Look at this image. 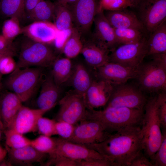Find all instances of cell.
Listing matches in <instances>:
<instances>
[{"instance_id": "6da1fadb", "label": "cell", "mask_w": 166, "mask_h": 166, "mask_svg": "<svg viewBox=\"0 0 166 166\" xmlns=\"http://www.w3.org/2000/svg\"><path fill=\"white\" fill-rule=\"evenodd\" d=\"M142 139L141 127H130L110 134L101 142L85 146L99 153L112 166H129L142 150Z\"/></svg>"}, {"instance_id": "7a4b0ae2", "label": "cell", "mask_w": 166, "mask_h": 166, "mask_svg": "<svg viewBox=\"0 0 166 166\" xmlns=\"http://www.w3.org/2000/svg\"><path fill=\"white\" fill-rule=\"evenodd\" d=\"M144 114V109L105 107L100 110L87 109L83 120L97 121L112 134L127 127H141Z\"/></svg>"}, {"instance_id": "3957f363", "label": "cell", "mask_w": 166, "mask_h": 166, "mask_svg": "<svg viewBox=\"0 0 166 166\" xmlns=\"http://www.w3.org/2000/svg\"><path fill=\"white\" fill-rule=\"evenodd\" d=\"M44 68H16L4 81L6 87L15 94L22 103L27 102L34 96L44 78Z\"/></svg>"}, {"instance_id": "277c9868", "label": "cell", "mask_w": 166, "mask_h": 166, "mask_svg": "<svg viewBox=\"0 0 166 166\" xmlns=\"http://www.w3.org/2000/svg\"><path fill=\"white\" fill-rule=\"evenodd\" d=\"M152 60L137 69L136 79L140 89L149 93L166 91V53L152 55Z\"/></svg>"}, {"instance_id": "5b68a950", "label": "cell", "mask_w": 166, "mask_h": 166, "mask_svg": "<svg viewBox=\"0 0 166 166\" xmlns=\"http://www.w3.org/2000/svg\"><path fill=\"white\" fill-rule=\"evenodd\" d=\"M156 99L157 95L147 100L141 127L142 150L149 160L159 148L162 138Z\"/></svg>"}, {"instance_id": "8992f818", "label": "cell", "mask_w": 166, "mask_h": 166, "mask_svg": "<svg viewBox=\"0 0 166 166\" xmlns=\"http://www.w3.org/2000/svg\"><path fill=\"white\" fill-rule=\"evenodd\" d=\"M21 44L17 68H42L52 66L57 58L49 45L37 42L25 36Z\"/></svg>"}, {"instance_id": "52a82bcc", "label": "cell", "mask_w": 166, "mask_h": 166, "mask_svg": "<svg viewBox=\"0 0 166 166\" xmlns=\"http://www.w3.org/2000/svg\"><path fill=\"white\" fill-rule=\"evenodd\" d=\"M113 85L112 93L105 107L144 109L148 99L139 88L125 83Z\"/></svg>"}, {"instance_id": "ba28073f", "label": "cell", "mask_w": 166, "mask_h": 166, "mask_svg": "<svg viewBox=\"0 0 166 166\" xmlns=\"http://www.w3.org/2000/svg\"><path fill=\"white\" fill-rule=\"evenodd\" d=\"M147 41L145 37L138 42L120 45L111 51L109 62L137 69L147 56Z\"/></svg>"}, {"instance_id": "9c48e42d", "label": "cell", "mask_w": 166, "mask_h": 166, "mask_svg": "<svg viewBox=\"0 0 166 166\" xmlns=\"http://www.w3.org/2000/svg\"><path fill=\"white\" fill-rule=\"evenodd\" d=\"M60 108L56 121H63L75 125L85 116L86 108L83 96L74 90L68 92L58 102Z\"/></svg>"}, {"instance_id": "30bf717a", "label": "cell", "mask_w": 166, "mask_h": 166, "mask_svg": "<svg viewBox=\"0 0 166 166\" xmlns=\"http://www.w3.org/2000/svg\"><path fill=\"white\" fill-rule=\"evenodd\" d=\"M68 5L72 13L74 27L81 34V38L88 37L98 11V0H77Z\"/></svg>"}, {"instance_id": "8fae6325", "label": "cell", "mask_w": 166, "mask_h": 166, "mask_svg": "<svg viewBox=\"0 0 166 166\" xmlns=\"http://www.w3.org/2000/svg\"><path fill=\"white\" fill-rule=\"evenodd\" d=\"M79 122L75 126L71 136L66 140L87 145L101 142L111 134L97 121L85 119Z\"/></svg>"}, {"instance_id": "7c38bea8", "label": "cell", "mask_w": 166, "mask_h": 166, "mask_svg": "<svg viewBox=\"0 0 166 166\" xmlns=\"http://www.w3.org/2000/svg\"><path fill=\"white\" fill-rule=\"evenodd\" d=\"M140 20L151 33L166 19V0H142L139 5Z\"/></svg>"}, {"instance_id": "4fadbf2b", "label": "cell", "mask_w": 166, "mask_h": 166, "mask_svg": "<svg viewBox=\"0 0 166 166\" xmlns=\"http://www.w3.org/2000/svg\"><path fill=\"white\" fill-rule=\"evenodd\" d=\"M55 138L56 148L51 153L62 155L76 161L105 159L97 151L85 145L72 142L60 137Z\"/></svg>"}, {"instance_id": "5bb4252c", "label": "cell", "mask_w": 166, "mask_h": 166, "mask_svg": "<svg viewBox=\"0 0 166 166\" xmlns=\"http://www.w3.org/2000/svg\"><path fill=\"white\" fill-rule=\"evenodd\" d=\"M47 112L22 105L9 126L6 128L12 129L23 134L37 131V123L38 119Z\"/></svg>"}, {"instance_id": "9a60e30c", "label": "cell", "mask_w": 166, "mask_h": 166, "mask_svg": "<svg viewBox=\"0 0 166 166\" xmlns=\"http://www.w3.org/2000/svg\"><path fill=\"white\" fill-rule=\"evenodd\" d=\"M137 69L109 62L96 69V75L99 79L108 81L113 85H119L135 78Z\"/></svg>"}, {"instance_id": "2e32d148", "label": "cell", "mask_w": 166, "mask_h": 166, "mask_svg": "<svg viewBox=\"0 0 166 166\" xmlns=\"http://www.w3.org/2000/svg\"><path fill=\"white\" fill-rule=\"evenodd\" d=\"M113 85L108 81L98 79L93 80L84 96L87 109L105 106L112 93Z\"/></svg>"}, {"instance_id": "e0dca14e", "label": "cell", "mask_w": 166, "mask_h": 166, "mask_svg": "<svg viewBox=\"0 0 166 166\" xmlns=\"http://www.w3.org/2000/svg\"><path fill=\"white\" fill-rule=\"evenodd\" d=\"M93 23L94 30L90 37L105 46L110 51L119 45L116 37L114 29L106 18L103 10L98 11Z\"/></svg>"}, {"instance_id": "ac0fdd59", "label": "cell", "mask_w": 166, "mask_h": 166, "mask_svg": "<svg viewBox=\"0 0 166 166\" xmlns=\"http://www.w3.org/2000/svg\"><path fill=\"white\" fill-rule=\"evenodd\" d=\"M59 30L52 22L34 21L22 28V33L33 41L49 45L53 43Z\"/></svg>"}, {"instance_id": "d6986e66", "label": "cell", "mask_w": 166, "mask_h": 166, "mask_svg": "<svg viewBox=\"0 0 166 166\" xmlns=\"http://www.w3.org/2000/svg\"><path fill=\"white\" fill-rule=\"evenodd\" d=\"M41 88L36 100L37 108L48 111L61 99V88L55 83L51 72L44 77Z\"/></svg>"}, {"instance_id": "ffe728a7", "label": "cell", "mask_w": 166, "mask_h": 166, "mask_svg": "<svg viewBox=\"0 0 166 166\" xmlns=\"http://www.w3.org/2000/svg\"><path fill=\"white\" fill-rule=\"evenodd\" d=\"M105 16L114 29L132 28L144 32L145 30L140 19L127 8L114 10H104Z\"/></svg>"}, {"instance_id": "44dd1931", "label": "cell", "mask_w": 166, "mask_h": 166, "mask_svg": "<svg viewBox=\"0 0 166 166\" xmlns=\"http://www.w3.org/2000/svg\"><path fill=\"white\" fill-rule=\"evenodd\" d=\"M83 43L81 53L90 66L97 69L109 61L110 51L91 37Z\"/></svg>"}, {"instance_id": "7402d4cb", "label": "cell", "mask_w": 166, "mask_h": 166, "mask_svg": "<svg viewBox=\"0 0 166 166\" xmlns=\"http://www.w3.org/2000/svg\"><path fill=\"white\" fill-rule=\"evenodd\" d=\"M9 160L12 165L31 166L36 163H43L48 154L40 152L31 145L18 148L6 147Z\"/></svg>"}, {"instance_id": "603a6c76", "label": "cell", "mask_w": 166, "mask_h": 166, "mask_svg": "<svg viewBox=\"0 0 166 166\" xmlns=\"http://www.w3.org/2000/svg\"><path fill=\"white\" fill-rule=\"evenodd\" d=\"M18 97L11 91H7L0 98V116L4 128H7L22 105Z\"/></svg>"}, {"instance_id": "cb8c5ba5", "label": "cell", "mask_w": 166, "mask_h": 166, "mask_svg": "<svg viewBox=\"0 0 166 166\" xmlns=\"http://www.w3.org/2000/svg\"><path fill=\"white\" fill-rule=\"evenodd\" d=\"M151 33L147 41V56L166 53V21Z\"/></svg>"}, {"instance_id": "d4e9b609", "label": "cell", "mask_w": 166, "mask_h": 166, "mask_svg": "<svg viewBox=\"0 0 166 166\" xmlns=\"http://www.w3.org/2000/svg\"><path fill=\"white\" fill-rule=\"evenodd\" d=\"M70 79L74 91L83 97L93 81L87 69L81 63L75 65Z\"/></svg>"}, {"instance_id": "484cf974", "label": "cell", "mask_w": 166, "mask_h": 166, "mask_svg": "<svg viewBox=\"0 0 166 166\" xmlns=\"http://www.w3.org/2000/svg\"><path fill=\"white\" fill-rule=\"evenodd\" d=\"M52 66L51 72L53 80L58 86L69 80L73 72L70 59L67 57L57 58Z\"/></svg>"}, {"instance_id": "4316f807", "label": "cell", "mask_w": 166, "mask_h": 166, "mask_svg": "<svg viewBox=\"0 0 166 166\" xmlns=\"http://www.w3.org/2000/svg\"><path fill=\"white\" fill-rule=\"evenodd\" d=\"M53 23L60 31L68 30L73 27L72 13L68 5L55 3Z\"/></svg>"}, {"instance_id": "83f0119b", "label": "cell", "mask_w": 166, "mask_h": 166, "mask_svg": "<svg viewBox=\"0 0 166 166\" xmlns=\"http://www.w3.org/2000/svg\"><path fill=\"white\" fill-rule=\"evenodd\" d=\"M83 46L81 34L77 29L73 27L71 29L61 51L66 57L70 59L76 57L81 53Z\"/></svg>"}, {"instance_id": "f1b7e54d", "label": "cell", "mask_w": 166, "mask_h": 166, "mask_svg": "<svg viewBox=\"0 0 166 166\" xmlns=\"http://www.w3.org/2000/svg\"><path fill=\"white\" fill-rule=\"evenodd\" d=\"M55 4L49 0H42L32 10L29 18L33 22H51L53 20Z\"/></svg>"}, {"instance_id": "f546056e", "label": "cell", "mask_w": 166, "mask_h": 166, "mask_svg": "<svg viewBox=\"0 0 166 166\" xmlns=\"http://www.w3.org/2000/svg\"><path fill=\"white\" fill-rule=\"evenodd\" d=\"M25 0H1L0 12L4 16L15 17L20 21L25 17Z\"/></svg>"}, {"instance_id": "4dcf8cb0", "label": "cell", "mask_w": 166, "mask_h": 166, "mask_svg": "<svg viewBox=\"0 0 166 166\" xmlns=\"http://www.w3.org/2000/svg\"><path fill=\"white\" fill-rule=\"evenodd\" d=\"M114 29L116 37L119 45L138 42L145 37L143 32L136 29Z\"/></svg>"}, {"instance_id": "1f68e13d", "label": "cell", "mask_w": 166, "mask_h": 166, "mask_svg": "<svg viewBox=\"0 0 166 166\" xmlns=\"http://www.w3.org/2000/svg\"><path fill=\"white\" fill-rule=\"evenodd\" d=\"M6 147L18 149L30 145L31 140L13 130L6 128L4 131Z\"/></svg>"}, {"instance_id": "d6a6232c", "label": "cell", "mask_w": 166, "mask_h": 166, "mask_svg": "<svg viewBox=\"0 0 166 166\" xmlns=\"http://www.w3.org/2000/svg\"><path fill=\"white\" fill-rule=\"evenodd\" d=\"M30 145L40 152L49 154L55 149L56 141L55 138L41 135L31 140Z\"/></svg>"}, {"instance_id": "836d02e7", "label": "cell", "mask_w": 166, "mask_h": 166, "mask_svg": "<svg viewBox=\"0 0 166 166\" xmlns=\"http://www.w3.org/2000/svg\"><path fill=\"white\" fill-rule=\"evenodd\" d=\"M20 20L17 18H9L4 22L2 28V35L7 40L12 42L14 39L22 34Z\"/></svg>"}, {"instance_id": "e575fe53", "label": "cell", "mask_w": 166, "mask_h": 166, "mask_svg": "<svg viewBox=\"0 0 166 166\" xmlns=\"http://www.w3.org/2000/svg\"><path fill=\"white\" fill-rule=\"evenodd\" d=\"M162 132V138L160 145L149 159L153 166H166V131Z\"/></svg>"}, {"instance_id": "d590c367", "label": "cell", "mask_w": 166, "mask_h": 166, "mask_svg": "<svg viewBox=\"0 0 166 166\" xmlns=\"http://www.w3.org/2000/svg\"><path fill=\"white\" fill-rule=\"evenodd\" d=\"M98 11L117 10L132 7L129 0H98Z\"/></svg>"}, {"instance_id": "8d00e7d4", "label": "cell", "mask_w": 166, "mask_h": 166, "mask_svg": "<svg viewBox=\"0 0 166 166\" xmlns=\"http://www.w3.org/2000/svg\"><path fill=\"white\" fill-rule=\"evenodd\" d=\"M56 121L47 118L41 117L37 123V131L41 135L49 136L56 135L55 128Z\"/></svg>"}, {"instance_id": "74e56055", "label": "cell", "mask_w": 166, "mask_h": 166, "mask_svg": "<svg viewBox=\"0 0 166 166\" xmlns=\"http://www.w3.org/2000/svg\"><path fill=\"white\" fill-rule=\"evenodd\" d=\"M156 103L158 116L162 132L166 131V93L165 91L157 95Z\"/></svg>"}, {"instance_id": "f35d334b", "label": "cell", "mask_w": 166, "mask_h": 166, "mask_svg": "<svg viewBox=\"0 0 166 166\" xmlns=\"http://www.w3.org/2000/svg\"><path fill=\"white\" fill-rule=\"evenodd\" d=\"M44 164L46 166H78L76 161L54 153L48 154V160Z\"/></svg>"}, {"instance_id": "ab89813d", "label": "cell", "mask_w": 166, "mask_h": 166, "mask_svg": "<svg viewBox=\"0 0 166 166\" xmlns=\"http://www.w3.org/2000/svg\"><path fill=\"white\" fill-rule=\"evenodd\" d=\"M75 128L74 125L63 121H56L55 128L57 134L60 137L65 140L72 136Z\"/></svg>"}, {"instance_id": "60d3db41", "label": "cell", "mask_w": 166, "mask_h": 166, "mask_svg": "<svg viewBox=\"0 0 166 166\" xmlns=\"http://www.w3.org/2000/svg\"><path fill=\"white\" fill-rule=\"evenodd\" d=\"M11 55H5L0 58V73L2 75H8L16 69L17 63Z\"/></svg>"}, {"instance_id": "b9f144b4", "label": "cell", "mask_w": 166, "mask_h": 166, "mask_svg": "<svg viewBox=\"0 0 166 166\" xmlns=\"http://www.w3.org/2000/svg\"><path fill=\"white\" fill-rule=\"evenodd\" d=\"M129 166H153V165L142 150L133 159Z\"/></svg>"}, {"instance_id": "7bdbcfd3", "label": "cell", "mask_w": 166, "mask_h": 166, "mask_svg": "<svg viewBox=\"0 0 166 166\" xmlns=\"http://www.w3.org/2000/svg\"><path fill=\"white\" fill-rule=\"evenodd\" d=\"M14 51L12 42L7 40L2 34H0V53L13 56Z\"/></svg>"}, {"instance_id": "ee69618b", "label": "cell", "mask_w": 166, "mask_h": 166, "mask_svg": "<svg viewBox=\"0 0 166 166\" xmlns=\"http://www.w3.org/2000/svg\"><path fill=\"white\" fill-rule=\"evenodd\" d=\"M76 161L78 166H112V164L105 159Z\"/></svg>"}, {"instance_id": "f6af8a7d", "label": "cell", "mask_w": 166, "mask_h": 166, "mask_svg": "<svg viewBox=\"0 0 166 166\" xmlns=\"http://www.w3.org/2000/svg\"><path fill=\"white\" fill-rule=\"evenodd\" d=\"M42 0H25V17L29 18L31 14L36 5Z\"/></svg>"}, {"instance_id": "bcb514c9", "label": "cell", "mask_w": 166, "mask_h": 166, "mask_svg": "<svg viewBox=\"0 0 166 166\" xmlns=\"http://www.w3.org/2000/svg\"><path fill=\"white\" fill-rule=\"evenodd\" d=\"M7 155V151L6 148L0 145V162L5 159Z\"/></svg>"}, {"instance_id": "7dc6e473", "label": "cell", "mask_w": 166, "mask_h": 166, "mask_svg": "<svg viewBox=\"0 0 166 166\" xmlns=\"http://www.w3.org/2000/svg\"><path fill=\"white\" fill-rule=\"evenodd\" d=\"M77 0H57L56 2L61 4L70 5L72 4Z\"/></svg>"}, {"instance_id": "c3c4849f", "label": "cell", "mask_w": 166, "mask_h": 166, "mask_svg": "<svg viewBox=\"0 0 166 166\" xmlns=\"http://www.w3.org/2000/svg\"><path fill=\"white\" fill-rule=\"evenodd\" d=\"M13 165L9 160H5L4 159L0 162V166H10Z\"/></svg>"}, {"instance_id": "681fc988", "label": "cell", "mask_w": 166, "mask_h": 166, "mask_svg": "<svg viewBox=\"0 0 166 166\" xmlns=\"http://www.w3.org/2000/svg\"><path fill=\"white\" fill-rule=\"evenodd\" d=\"M133 7H137L139 5L141 0H129Z\"/></svg>"}, {"instance_id": "f907efd6", "label": "cell", "mask_w": 166, "mask_h": 166, "mask_svg": "<svg viewBox=\"0 0 166 166\" xmlns=\"http://www.w3.org/2000/svg\"><path fill=\"white\" fill-rule=\"evenodd\" d=\"M3 128H4V127L1 121L0 116V139L2 136V131Z\"/></svg>"}, {"instance_id": "816d5d0a", "label": "cell", "mask_w": 166, "mask_h": 166, "mask_svg": "<svg viewBox=\"0 0 166 166\" xmlns=\"http://www.w3.org/2000/svg\"><path fill=\"white\" fill-rule=\"evenodd\" d=\"M10 55V54H7V53H0V58L2 57L3 56H4V55Z\"/></svg>"}, {"instance_id": "f5cc1de1", "label": "cell", "mask_w": 166, "mask_h": 166, "mask_svg": "<svg viewBox=\"0 0 166 166\" xmlns=\"http://www.w3.org/2000/svg\"><path fill=\"white\" fill-rule=\"evenodd\" d=\"M2 74L0 73V87L1 85V76H2Z\"/></svg>"}]
</instances>
